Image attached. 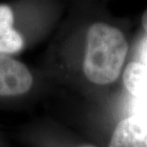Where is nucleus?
I'll use <instances>...</instances> for the list:
<instances>
[{
  "instance_id": "1",
  "label": "nucleus",
  "mask_w": 147,
  "mask_h": 147,
  "mask_svg": "<svg viewBox=\"0 0 147 147\" xmlns=\"http://www.w3.org/2000/svg\"><path fill=\"white\" fill-rule=\"evenodd\" d=\"M128 49L125 36L119 28L104 22L94 23L86 34L84 76L96 85L113 83L122 72Z\"/></svg>"
},
{
  "instance_id": "2",
  "label": "nucleus",
  "mask_w": 147,
  "mask_h": 147,
  "mask_svg": "<svg viewBox=\"0 0 147 147\" xmlns=\"http://www.w3.org/2000/svg\"><path fill=\"white\" fill-rule=\"evenodd\" d=\"M32 85L33 76L24 64L9 55L0 54V96L23 95Z\"/></svg>"
},
{
  "instance_id": "3",
  "label": "nucleus",
  "mask_w": 147,
  "mask_h": 147,
  "mask_svg": "<svg viewBox=\"0 0 147 147\" xmlns=\"http://www.w3.org/2000/svg\"><path fill=\"white\" fill-rule=\"evenodd\" d=\"M108 147H147V116L138 114L120 120Z\"/></svg>"
},
{
  "instance_id": "4",
  "label": "nucleus",
  "mask_w": 147,
  "mask_h": 147,
  "mask_svg": "<svg viewBox=\"0 0 147 147\" xmlns=\"http://www.w3.org/2000/svg\"><path fill=\"white\" fill-rule=\"evenodd\" d=\"M13 13L8 5H0V54L10 55L20 52L24 40L13 28Z\"/></svg>"
},
{
  "instance_id": "5",
  "label": "nucleus",
  "mask_w": 147,
  "mask_h": 147,
  "mask_svg": "<svg viewBox=\"0 0 147 147\" xmlns=\"http://www.w3.org/2000/svg\"><path fill=\"white\" fill-rule=\"evenodd\" d=\"M123 84L128 92L140 98H147V64L133 61L123 71Z\"/></svg>"
},
{
  "instance_id": "6",
  "label": "nucleus",
  "mask_w": 147,
  "mask_h": 147,
  "mask_svg": "<svg viewBox=\"0 0 147 147\" xmlns=\"http://www.w3.org/2000/svg\"><path fill=\"white\" fill-rule=\"evenodd\" d=\"M142 27L144 29L145 33L147 34V9L145 10V11L142 14Z\"/></svg>"
},
{
  "instance_id": "7",
  "label": "nucleus",
  "mask_w": 147,
  "mask_h": 147,
  "mask_svg": "<svg viewBox=\"0 0 147 147\" xmlns=\"http://www.w3.org/2000/svg\"><path fill=\"white\" fill-rule=\"evenodd\" d=\"M80 147H96V146H94V145H82Z\"/></svg>"
}]
</instances>
